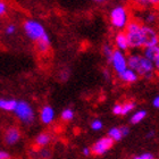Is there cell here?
<instances>
[{
	"label": "cell",
	"instance_id": "6da1fadb",
	"mask_svg": "<svg viewBox=\"0 0 159 159\" xmlns=\"http://www.w3.org/2000/svg\"><path fill=\"white\" fill-rule=\"evenodd\" d=\"M126 38L129 41V48H140L143 47L142 41V25L132 20L129 22L126 25Z\"/></svg>",
	"mask_w": 159,
	"mask_h": 159
},
{
	"label": "cell",
	"instance_id": "7a4b0ae2",
	"mask_svg": "<svg viewBox=\"0 0 159 159\" xmlns=\"http://www.w3.org/2000/svg\"><path fill=\"white\" fill-rule=\"evenodd\" d=\"M14 113L20 122L26 124V125H30L34 122V111L32 109V107L26 101H23V100L17 101L16 108L14 109Z\"/></svg>",
	"mask_w": 159,
	"mask_h": 159
},
{
	"label": "cell",
	"instance_id": "3957f363",
	"mask_svg": "<svg viewBox=\"0 0 159 159\" xmlns=\"http://www.w3.org/2000/svg\"><path fill=\"white\" fill-rule=\"evenodd\" d=\"M110 22L116 29H124L129 23V14L125 7L118 6L110 13Z\"/></svg>",
	"mask_w": 159,
	"mask_h": 159
},
{
	"label": "cell",
	"instance_id": "277c9868",
	"mask_svg": "<svg viewBox=\"0 0 159 159\" xmlns=\"http://www.w3.org/2000/svg\"><path fill=\"white\" fill-rule=\"evenodd\" d=\"M24 31L25 33L31 40H33L34 42L38 41L40 38L44 35L47 33L44 27L42 26V24H40L37 20H25V23L23 25Z\"/></svg>",
	"mask_w": 159,
	"mask_h": 159
},
{
	"label": "cell",
	"instance_id": "5b68a950",
	"mask_svg": "<svg viewBox=\"0 0 159 159\" xmlns=\"http://www.w3.org/2000/svg\"><path fill=\"white\" fill-rule=\"evenodd\" d=\"M114 146V141L108 136L101 138L97 142L93 143V146L91 147V153H93L94 156H102L106 152H108Z\"/></svg>",
	"mask_w": 159,
	"mask_h": 159
},
{
	"label": "cell",
	"instance_id": "8992f818",
	"mask_svg": "<svg viewBox=\"0 0 159 159\" xmlns=\"http://www.w3.org/2000/svg\"><path fill=\"white\" fill-rule=\"evenodd\" d=\"M135 72L138 75H141V76L146 77V79H151L153 72H155L153 63L150 61V60H148L147 58H144L143 56H141L140 57L139 64H138V67H136Z\"/></svg>",
	"mask_w": 159,
	"mask_h": 159
},
{
	"label": "cell",
	"instance_id": "52a82bcc",
	"mask_svg": "<svg viewBox=\"0 0 159 159\" xmlns=\"http://www.w3.org/2000/svg\"><path fill=\"white\" fill-rule=\"evenodd\" d=\"M110 63L113 65L114 70L117 74H120L122 72H124L127 68V59L124 56V53L122 51H119V50H114Z\"/></svg>",
	"mask_w": 159,
	"mask_h": 159
},
{
	"label": "cell",
	"instance_id": "ba28073f",
	"mask_svg": "<svg viewBox=\"0 0 159 159\" xmlns=\"http://www.w3.org/2000/svg\"><path fill=\"white\" fill-rule=\"evenodd\" d=\"M142 41L144 48L157 46V44H159V37L153 29L142 25Z\"/></svg>",
	"mask_w": 159,
	"mask_h": 159
},
{
	"label": "cell",
	"instance_id": "9c48e42d",
	"mask_svg": "<svg viewBox=\"0 0 159 159\" xmlns=\"http://www.w3.org/2000/svg\"><path fill=\"white\" fill-rule=\"evenodd\" d=\"M20 139V131L16 126H11L5 132L3 135V141L7 146H14L16 144Z\"/></svg>",
	"mask_w": 159,
	"mask_h": 159
},
{
	"label": "cell",
	"instance_id": "30bf717a",
	"mask_svg": "<svg viewBox=\"0 0 159 159\" xmlns=\"http://www.w3.org/2000/svg\"><path fill=\"white\" fill-rule=\"evenodd\" d=\"M35 48L37 51L41 55H46L48 53V51L50 50V39L48 34H44L40 38L38 41H35Z\"/></svg>",
	"mask_w": 159,
	"mask_h": 159
},
{
	"label": "cell",
	"instance_id": "8fae6325",
	"mask_svg": "<svg viewBox=\"0 0 159 159\" xmlns=\"http://www.w3.org/2000/svg\"><path fill=\"white\" fill-rule=\"evenodd\" d=\"M40 118H41V122L43 124H50L52 122L53 118H55V111H53L52 107L51 106H44L41 109V113H40Z\"/></svg>",
	"mask_w": 159,
	"mask_h": 159
},
{
	"label": "cell",
	"instance_id": "7c38bea8",
	"mask_svg": "<svg viewBox=\"0 0 159 159\" xmlns=\"http://www.w3.org/2000/svg\"><path fill=\"white\" fill-rule=\"evenodd\" d=\"M115 43H116L117 50L119 51H127L129 48V41H127V38H126L125 32H119L118 34L115 38Z\"/></svg>",
	"mask_w": 159,
	"mask_h": 159
},
{
	"label": "cell",
	"instance_id": "4fadbf2b",
	"mask_svg": "<svg viewBox=\"0 0 159 159\" xmlns=\"http://www.w3.org/2000/svg\"><path fill=\"white\" fill-rule=\"evenodd\" d=\"M118 76L124 83H129H129L136 82L139 75L136 74V72H134V70H131V68H126L124 72H122L120 74H118Z\"/></svg>",
	"mask_w": 159,
	"mask_h": 159
},
{
	"label": "cell",
	"instance_id": "5bb4252c",
	"mask_svg": "<svg viewBox=\"0 0 159 159\" xmlns=\"http://www.w3.org/2000/svg\"><path fill=\"white\" fill-rule=\"evenodd\" d=\"M50 141H51V135L48 132H42L37 135V138L34 140V144L39 149L40 148H46L50 143Z\"/></svg>",
	"mask_w": 159,
	"mask_h": 159
},
{
	"label": "cell",
	"instance_id": "9a60e30c",
	"mask_svg": "<svg viewBox=\"0 0 159 159\" xmlns=\"http://www.w3.org/2000/svg\"><path fill=\"white\" fill-rule=\"evenodd\" d=\"M143 57L153 63L159 57V44L152 47H146L144 51H143Z\"/></svg>",
	"mask_w": 159,
	"mask_h": 159
},
{
	"label": "cell",
	"instance_id": "2e32d148",
	"mask_svg": "<svg viewBox=\"0 0 159 159\" xmlns=\"http://www.w3.org/2000/svg\"><path fill=\"white\" fill-rule=\"evenodd\" d=\"M17 100L15 99H0V109L6 111H14L16 108Z\"/></svg>",
	"mask_w": 159,
	"mask_h": 159
},
{
	"label": "cell",
	"instance_id": "e0dca14e",
	"mask_svg": "<svg viewBox=\"0 0 159 159\" xmlns=\"http://www.w3.org/2000/svg\"><path fill=\"white\" fill-rule=\"evenodd\" d=\"M108 138L113 140L114 142L115 141H120L123 139V135H122V132H120V129L119 127H113V129H110L108 131Z\"/></svg>",
	"mask_w": 159,
	"mask_h": 159
},
{
	"label": "cell",
	"instance_id": "ac0fdd59",
	"mask_svg": "<svg viewBox=\"0 0 159 159\" xmlns=\"http://www.w3.org/2000/svg\"><path fill=\"white\" fill-rule=\"evenodd\" d=\"M147 116V111L146 110H139V111H136L132 115L131 117V123L132 124H139L141 120L146 118Z\"/></svg>",
	"mask_w": 159,
	"mask_h": 159
},
{
	"label": "cell",
	"instance_id": "d6986e66",
	"mask_svg": "<svg viewBox=\"0 0 159 159\" xmlns=\"http://www.w3.org/2000/svg\"><path fill=\"white\" fill-rule=\"evenodd\" d=\"M133 2L138 6L146 7V6H159V0H132Z\"/></svg>",
	"mask_w": 159,
	"mask_h": 159
},
{
	"label": "cell",
	"instance_id": "ffe728a7",
	"mask_svg": "<svg viewBox=\"0 0 159 159\" xmlns=\"http://www.w3.org/2000/svg\"><path fill=\"white\" fill-rule=\"evenodd\" d=\"M37 156L39 159H49L51 157V150L48 148H40L37 150Z\"/></svg>",
	"mask_w": 159,
	"mask_h": 159
},
{
	"label": "cell",
	"instance_id": "44dd1931",
	"mask_svg": "<svg viewBox=\"0 0 159 159\" xmlns=\"http://www.w3.org/2000/svg\"><path fill=\"white\" fill-rule=\"evenodd\" d=\"M134 108H135V103L132 102V101H127V102L123 103L122 105V115H127V114L131 113Z\"/></svg>",
	"mask_w": 159,
	"mask_h": 159
},
{
	"label": "cell",
	"instance_id": "7402d4cb",
	"mask_svg": "<svg viewBox=\"0 0 159 159\" xmlns=\"http://www.w3.org/2000/svg\"><path fill=\"white\" fill-rule=\"evenodd\" d=\"M74 118V111L70 108H66L61 111V119L64 122H70Z\"/></svg>",
	"mask_w": 159,
	"mask_h": 159
},
{
	"label": "cell",
	"instance_id": "603a6c76",
	"mask_svg": "<svg viewBox=\"0 0 159 159\" xmlns=\"http://www.w3.org/2000/svg\"><path fill=\"white\" fill-rule=\"evenodd\" d=\"M102 52H103V55H105V57H106L107 59L110 61V59H111V56H113V52H114L113 48H111L109 44H106V46L103 47Z\"/></svg>",
	"mask_w": 159,
	"mask_h": 159
},
{
	"label": "cell",
	"instance_id": "cb8c5ba5",
	"mask_svg": "<svg viewBox=\"0 0 159 159\" xmlns=\"http://www.w3.org/2000/svg\"><path fill=\"white\" fill-rule=\"evenodd\" d=\"M102 122L100 120V119H94L92 123H91V129H93V131H100V129H102Z\"/></svg>",
	"mask_w": 159,
	"mask_h": 159
},
{
	"label": "cell",
	"instance_id": "d4e9b609",
	"mask_svg": "<svg viewBox=\"0 0 159 159\" xmlns=\"http://www.w3.org/2000/svg\"><path fill=\"white\" fill-rule=\"evenodd\" d=\"M144 20H146V23L147 24H152L156 22V15L152 13H148L144 16Z\"/></svg>",
	"mask_w": 159,
	"mask_h": 159
},
{
	"label": "cell",
	"instance_id": "484cf974",
	"mask_svg": "<svg viewBox=\"0 0 159 159\" xmlns=\"http://www.w3.org/2000/svg\"><path fill=\"white\" fill-rule=\"evenodd\" d=\"M15 32H16V26H15L14 24H9V25L6 27V30H5V33H6L7 35H13Z\"/></svg>",
	"mask_w": 159,
	"mask_h": 159
},
{
	"label": "cell",
	"instance_id": "4316f807",
	"mask_svg": "<svg viewBox=\"0 0 159 159\" xmlns=\"http://www.w3.org/2000/svg\"><path fill=\"white\" fill-rule=\"evenodd\" d=\"M133 159H155L152 153H149V152H144L142 155H140V156H136L135 158Z\"/></svg>",
	"mask_w": 159,
	"mask_h": 159
},
{
	"label": "cell",
	"instance_id": "83f0119b",
	"mask_svg": "<svg viewBox=\"0 0 159 159\" xmlns=\"http://www.w3.org/2000/svg\"><path fill=\"white\" fill-rule=\"evenodd\" d=\"M7 13V5L5 1L0 0V16H3Z\"/></svg>",
	"mask_w": 159,
	"mask_h": 159
},
{
	"label": "cell",
	"instance_id": "f1b7e54d",
	"mask_svg": "<svg viewBox=\"0 0 159 159\" xmlns=\"http://www.w3.org/2000/svg\"><path fill=\"white\" fill-rule=\"evenodd\" d=\"M113 113L115 115H122V105L120 103H117L113 107Z\"/></svg>",
	"mask_w": 159,
	"mask_h": 159
},
{
	"label": "cell",
	"instance_id": "f546056e",
	"mask_svg": "<svg viewBox=\"0 0 159 159\" xmlns=\"http://www.w3.org/2000/svg\"><path fill=\"white\" fill-rule=\"evenodd\" d=\"M120 129V132H122V135L123 138L126 135H129V129L127 127V126H122V127H119Z\"/></svg>",
	"mask_w": 159,
	"mask_h": 159
},
{
	"label": "cell",
	"instance_id": "4dcf8cb0",
	"mask_svg": "<svg viewBox=\"0 0 159 159\" xmlns=\"http://www.w3.org/2000/svg\"><path fill=\"white\" fill-rule=\"evenodd\" d=\"M0 159H10V155L6 151H0Z\"/></svg>",
	"mask_w": 159,
	"mask_h": 159
},
{
	"label": "cell",
	"instance_id": "1f68e13d",
	"mask_svg": "<svg viewBox=\"0 0 159 159\" xmlns=\"http://www.w3.org/2000/svg\"><path fill=\"white\" fill-rule=\"evenodd\" d=\"M152 105H153V107H156V108H158L159 109V96H157L156 98L153 99Z\"/></svg>",
	"mask_w": 159,
	"mask_h": 159
},
{
	"label": "cell",
	"instance_id": "d6a6232c",
	"mask_svg": "<svg viewBox=\"0 0 159 159\" xmlns=\"http://www.w3.org/2000/svg\"><path fill=\"white\" fill-rule=\"evenodd\" d=\"M153 66H155V70L159 73V57L155 60V61H153Z\"/></svg>",
	"mask_w": 159,
	"mask_h": 159
},
{
	"label": "cell",
	"instance_id": "836d02e7",
	"mask_svg": "<svg viewBox=\"0 0 159 159\" xmlns=\"http://www.w3.org/2000/svg\"><path fill=\"white\" fill-rule=\"evenodd\" d=\"M83 155H84V156H90V155H91V150H90L89 148H84V149H83Z\"/></svg>",
	"mask_w": 159,
	"mask_h": 159
},
{
	"label": "cell",
	"instance_id": "e575fe53",
	"mask_svg": "<svg viewBox=\"0 0 159 159\" xmlns=\"http://www.w3.org/2000/svg\"><path fill=\"white\" fill-rule=\"evenodd\" d=\"M153 134H155V132H153V131H150V132L147 134V138H148V139H150V138H152V136H153Z\"/></svg>",
	"mask_w": 159,
	"mask_h": 159
},
{
	"label": "cell",
	"instance_id": "d590c367",
	"mask_svg": "<svg viewBox=\"0 0 159 159\" xmlns=\"http://www.w3.org/2000/svg\"><path fill=\"white\" fill-rule=\"evenodd\" d=\"M93 1H96V2H103L105 0H93Z\"/></svg>",
	"mask_w": 159,
	"mask_h": 159
}]
</instances>
